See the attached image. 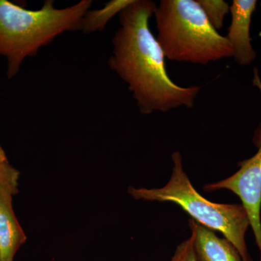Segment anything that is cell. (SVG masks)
<instances>
[{
  "mask_svg": "<svg viewBox=\"0 0 261 261\" xmlns=\"http://www.w3.org/2000/svg\"><path fill=\"white\" fill-rule=\"evenodd\" d=\"M133 0H112L101 9L89 10L82 19L81 32L85 34L101 32L115 15L121 13Z\"/></svg>",
  "mask_w": 261,
  "mask_h": 261,
  "instance_id": "9",
  "label": "cell"
},
{
  "mask_svg": "<svg viewBox=\"0 0 261 261\" xmlns=\"http://www.w3.org/2000/svg\"><path fill=\"white\" fill-rule=\"evenodd\" d=\"M19 176L20 172L10 164L0 145V186L6 187L16 195L18 193Z\"/></svg>",
  "mask_w": 261,
  "mask_h": 261,
  "instance_id": "11",
  "label": "cell"
},
{
  "mask_svg": "<svg viewBox=\"0 0 261 261\" xmlns=\"http://www.w3.org/2000/svg\"><path fill=\"white\" fill-rule=\"evenodd\" d=\"M154 15L158 42L171 61L207 65L232 57L227 38L212 27L197 0H162Z\"/></svg>",
  "mask_w": 261,
  "mask_h": 261,
  "instance_id": "3",
  "label": "cell"
},
{
  "mask_svg": "<svg viewBox=\"0 0 261 261\" xmlns=\"http://www.w3.org/2000/svg\"><path fill=\"white\" fill-rule=\"evenodd\" d=\"M157 5L151 0H133L119 13L120 27L113 38L110 68L128 85L142 114L191 108L201 87H180L168 76L165 55L149 30Z\"/></svg>",
  "mask_w": 261,
  "mask_h": 261,
  "instance_id": "1",
  "label": "cell"
},
{
  "mask_svg": "<svg viewBox=\"0 0 261 261\" xmlns=\"http://www.w3.org/2000/svg\"><path fill=\"white\" fill-rule=\"evenodd\" d=\"M13 196L8 188L0 186V261H14L19 249L27 240L15 214Z\"/></svg>",
  "mask_w": 261,
  "mask_h": 261,
  "instance_id": "7",
  "label": "cell"
},
{
  "mask_svg": "<svg viewBox=\"0 0 261 261\" xmlns=\"http://www.w3.org/2000/svg\"><path fill=\"white\" fill-rule=\"evenodd\" d=\"M255 0H233L230 6L231 22L227 38L232 49V57L242 66L251 64L257 57L250 38L252 14L256 9Z\"/></svg>",
  "mask_w": 261,
  "mask_h": 261,
  "instance_id": "6",
  "label": "cell"
},
{
  "mask_svg": "<svg viewBox=\"0 0 261 261\" xmlns=\"http://www.w3.org/2000/svg\"><path fill=\"white\" fill-rule=\"evenodd\" d=\"M197 261H244L232 244L195 220H189Z\"/></svg>",
  "mask_w": 261,
  "mask_h": 261,
  "instance_id": "8",
  "label": "cell"
},
{
  "mask_svg": "<svg viewBox=\"0 0 261 261\" xmlns=\"http://www.w3.org/2000/svg\"><path fill=\"white\" fill-rule=\"evenodd\" d=\"M253 85L261 92V81L257 69L254 72ZM238 166L240 169L232 176L206 185L203 190L205 192L226 190L239 197L248 214L261 261V142L256 153L239 163Z\"/></svg>",
  "mask_w": 261,
  "mask_h": 261,
  "instance_id": "5",
  "label": "cell"
},
{
  "mask_svg": "<svg viewBox=\"0 0 261 261\" xmlns=\"http://www.w3.org/2000/svg\"><path fill=\"white\" fill-rule=\"evenodd\" d=\"M212 27L216 31L223 27L225 17L230 12V6L223 0H197Z\"/></svg>",
  "mask_w": 261,
  "mask_h": 261,
  "instance_id": "10",
  "label": "cell"
},
{
  "mask_svg": "<svg viewBox=\"0 0 261 261\" xmlns=\"http://www.w3.org/2000/svg\"><path fill=\"white\" fill-rule=\"evenodd\" d=\"M170 261H197L194 249V237L191 236L176 247Z\"/></svg>",
  "mask_w": 261,
  "mask_h": 261,
  "instance_id": "12",
  "label": "cell"
},
{
  "mask_svg": "<svg viewBox=\"0 0 261 261\" xmlns=\"http://www.w3.org/2000/svg\"><path fill=\"white\" fill-rule=\"evenodd\" d=\"M171 178L161 188L128 187V194L137 200L172 202L181 207L205 227L219 231L240 252L244 261H253L247 248L246 233L250 226L246 209L242 204L216 203L205 199L192 185L183 168L181 154H172Z\"/></svg>",
  "mask_w": 261,
  "mask_h": 261,
  "instance_id": "4",
  "label": "cell"
},
{
  "mask_svg": "<svg viewBox=\"0 0 261 261\" xmlns=\"http://www.w3.org/2000/svg\"><path fill=\"white\" fill-rule=\"evenodd\" d=\"M92 0L58 9L46 0L40 9H25L8 0H0V56L8 61L7 75L18 74L24 60L37 56L41 48L67 32L81 30L82 19Z\"/></svg>",
  "mask_w": 261,
  "mask_h": 261,
  "instance_id": "2",
  "label": "cell"
}]
</instances>
